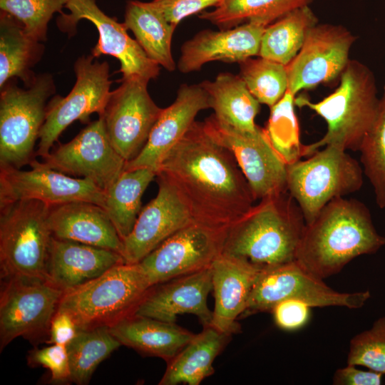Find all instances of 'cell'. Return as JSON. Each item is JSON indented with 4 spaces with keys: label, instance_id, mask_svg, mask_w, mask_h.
I'll list each match as a JSON object with an SVG mask.
<instances>
[{
    "label": "cell",
    "instance_id": "1",
    "mask_svg": "<svg viewBox=\"0 0 385 385\" xmlns=\"http://www.w3.org/2000/svg\"><path fill=\"white\" fill-rule=\"evenodd\" d=\"M177 190L193 220L228 230L255 200L230 150L195 121L163 157L157 169Z\"/></svg>",
    "mask_w": 385,
    "mask_h": 385
},
{
    "label": "cell",
    "instance_id": "2",
    "mask_svg": "<svg viewBox=\"0 0 385 385\" xmlns=\"http://www.w3.org/2000/svg\"><path fill=\"white\" fill-rule=\"evenodd\" d=\"M385 237L376 230L368 207L344 197L328 202L306 224L295 260L315 277L324 279L339 272L353 259L376 252Z\"/></svg>",
    "mask_w": 385,
    "mask_h": 385
},
{
    "label": "cell",
    "instance_id": "3",
    "mask_svg": "<svg viewBox=\"0 0 385 385\" xmlns=\"http://www.w3.org/2000/svg\"><path fill=\"white\" fill-rule=\"evenodd\" d=\"M305 225L288 192L262 199L229 227L222 254L260 272L294 261Z\"/></svg>",
    "mask_w": 385,
    "mask_h": 385
},
{
    "label": "cell",
    "instance_id": "4",
    "mask_svg": "<svg viewBox=\"0 0 385 385\" xmlns=\"http://www.w3.org/2000/svg\"><path fill=\"white\" fill-rule=\"evenodd\" d=\"M340 78L338 88L319 102L313 103L304 96L295 97V106L314 111L327 124V133L320 140L303 145L302 157L327 145L359 150L376 119L380 99L372 72L363 63L349 59Z\"/></svg>",
    "mask_w": 385,
    "mask_h": 385
},
{
    "label": "cell",
    "instance_id": "5",
    "mask_svg": "<svg viewBox=\"0 0 385 385\" xmlns=\"http://www.w3.org/2000/svg\"><path fill=\"white\" fill-rule=\"evenodd\" d=\"M152 288L139 263H120L63 292L57 310L68 313L78 330L111 327L133 313Z\"/></svg>",
    "mask_w": 385,
    "mask_h": 385
},
{
    "label": "cell",
    "instance_id": "6",
    "mask_svg": "<svg viewBox=\"0 0 385 385\" xmlns=\"http://www.w3.org/2000/svg\"><path fill=\"white\" fill-rule=\"evenodd\" d=\"M16 79L0 88V168L21 169L36 159L34 146L56 85L48 73L36 75L24 88Z\"/></svg>",
    "mask_w": 385,
    "mask_h": 385
},
{
    "label": "cell",
    "instance_id": "7",
    "mask_svg": "<svg viewBox=\"0 0 385 385\" xmlns=\"http://www.w3.org/2000/svg\"><path fill=\"white\" fill-rule=\"evenodd\" d=\"M51 206L36 200H22L0 207L1 278L47 279L46 265L51 232Z\"/></svg>",
    "mask_w": 385,
    "mask_h": 385
},
{
    "label": "cell",
    "instance_id": "8",
    "mask_svg": "<svg viewBox=\"0 0 385 385\" xmlns=\"http://www.w3.org/2000/svg\"><path fill=\"white\" fill-rule=\"evenodd\" d=\"M363 173L346 150L327 145L309 158L287 165V192L309 224L331 200L359 190Z\"/></svg>",
    "mask_w": 385,
    "mask_h": 385
},
{
    "label": "cell",
    "instance_id": "9",
    "mask_svg": "<svg viewBox=\"0 0 385 385\" xmlns=\"http://www.w3.org/2000/svg\"><path fill=\"white\" fill-rule=\"evenodd\" d=\"M91 53L81 56L74 63L76 82L65 97L54 95L48 103L45 122L41 129L36 156L48 155L55 142L76 120L89 123L90 115L101 116L111 96L112 81L109 65Z\"/></svg>",
    "mask_w": 385,
    "mask_h": 385
},
{
    "label": "cell",
    "instance_id": "10",
    "mask_svg": "<svg viewBox=\"0 0 385 385\" xmlns=\"http://www.w3.org/2000/svg\"><path fill=\"white\" fill-rule=\"evenodd\" d=\"M370 297L369 291L337 292L294 260L260 272L242 317L271 311L277 303L285 299L299 300L311 307L335 306L358 309Z\"/></svg>",
    "mask_w": 385,
    "mask_h": 385
},
{
    "label": "cell",
    "instance_id": "11",
    "mask_svg": "<svg viewBox=\"0 0 385 385\" xmlns=\"http://www.w3.org/2000/svg\"><path fill=\"white\" fill-rule=\"evenodd\" d=\"M63 291L46 279L5 278L0 295V349L22 337L38 344L48 337Z\"/></svg>",
    "mask_w": 385,
    "mask_h": 385
},
{
    "label": "cell",
    "instance_id": "12",
    "mask_svg": "<svg viewBox=\"0 0 385 385\" xmlns=\"http://www.w3.org/2000/svg\"><path fill=\"white\" fill-rule=\"evenodd\" d=\"M202 124L208 135L233 155L255 200L287 192V164L270 144L265 129L241 130L214 114Z\"/></svg>",
    "mask_w": 385,
    "mask_h": 385
},
{
    "label": "cell",
    "instance_id": "13",
    "mask_svg": "<svg viewBox=\"0 0 385 385\" xmlns=\"http://www.w3.org/2000/svg\"><path fill=\"white\" fill-rule=\"evenodd\" d=\"M65 8L69 12H63L56 18L59 30L72 37L81 20L92 22L97 29L98 40L91 54L95 58L109 55L117 58L120 63V80L139 76L150 81L158 76L160 66L151 61L137 41L128 35L125 24L106 14L96 0H68Z\"/></svg>",
    "mask_w": 385,
    "mask_h": 385
},
{
    "label": "cell",
    "instance_id": "14",
    "mask_svg": "<svg viewBox=\"0 0 385 385\" xmlns=\"http://www.w3.org/2000/svg\"><path fill=\"white\" fill-rule=\"evenodd\" d=\"M120 81L99 117L103 120L113 147L128 163L144 148L163 108L148 91L149 81L133 76Z\"/></svg>",
    "mask_w": 385,
    "mask_h": 385
},
{
    "label": "cell",
    "instance_id": "15",
    "mask_svg": "<svg viewBox=\"0 0 385 385\" xmlns=\"http://www.w3.org/2000/svg\"><path fill=\"white\" fill-rule=\"evenodd\" d=\"M227 231L194 221L138 263L152 287L201 270L222 254Z\"/></svg>",
    "mask_w": 385,
    "mask_h": 385
},
{
    "label": "cell",
    "instance_id": "16",
    "mask_svg": "<svg viewBox=\"0 0 385 385\" xmlns=\"http://www.w3.org/2000/svg\"><path fill=\"white\" fill-rule=\"evenodd\" d=\"M34 161L39 166L92 181L106 192L125 170L126 161L114 149L101 117L90 122L71 140Z\"/></svg>",
    "mask_w": 385,
    "mask_h": 385
},
{
    "label": "cell",
    "instance_id": "17",
    "mask_svg": "<svg viewBox=\"0 0 385 385\" xmlns=\"http://www.w3.org/2000/svg\"><path fill=\"white\" fill-rule=\"evenodd\" d=\"M356 36L341 25L317 24L309 31L293 60L286 66L288 89L294 96L340 76Z\"/></svg>",
    "mask_w": 385,
    "mask_h": 385
},
{
    "label": "cell",
    "instance_id": "18",
    "mask_svg": "<svg viewBox=\"0 0 385 385\" xmlns=\"http://www.w3.org/2000/svg\"><path fill=\"white\" fill-rule=\"evenodd\" d=\"M31 170L0 168V207L22 200L50 206L86 201L104 208L105 192L90 180L76 178L31 162Z\"/></svg>",
    "mask_w": 385,
    "mask_h": 385
},
{
    "label": "cell",
    "instance_id": "19",
    "mask_svg": "<svg viewBox=\"0 0 385 385\" xmlns=\"http://www.w3.org/2000/svg\"><path fill=\"white\" fill-rule=\"evenodd\" d=\"M157 195L144 206L123 240L126 263H138L171 235L194 222L175 188L157 175Z\"/></svg>",
    "mask_w": 385,
    "mask_h": 385
},
{
    "label": "cell",
    "instance_id": "20",
    "mask_svg": "<svg viewBox=\"0 0 385 385\" xmlns=\"http://www.w3.org/2000/svg\"><path fill=\"white\" fill-rule=\"evenodd\" d=\"M135 307L133 314L175 323L178 315L195 314L204 327L210 326L212 312L207 304L212 290L210 266L158 284Z\"/></svg>",
    "mask_w": 385,
    "mask_h": 385
},
{
    "label": "cell",
    "instance_id": "21",
    "mask_svg": "<svg viewBox=\"0 0 385 385\" xmlns=\"http://www.w3.org/2000/svg\"><path fill=\"white\" fill-rule=\"evenodd\" d=\"M265 26L256 21L220 31L203 30L181 46L177 67L189 73L211 61L240 62L259 54Z\"/></svg>",
    "mask_w": 385,
    "mask_h": 385
},
{
    "label": "cell",
    "instance_id": "22",
    "mask_svg": "<svg viewBox=\"0 0 385 385\" xmlns=\"http://www.w3.org/2000/svg\"><path fill=\"white\" fill-rule=\"evenodd\" d=\"M207 108L208 96L200 83L182 84L174 102L163 108L143 150L126 163L124 170L148 168L157 173L164 155L185 135L197 113Z\"/></svg>",
    "mask_w": 385,
    "mask_h": 385
},
{
    "label": "cell",
    "instance_id": "23",
    "mask_svg": "<svg viewBox=\"0 0 385 385\" xmlns=\"http://www.w3.org/2000/svg\"><path fill=\"white\" fill-rule=\"evenodd\" d=\"M125 262L118 252L52 237L46 265L47 279L66 292Z\"/></svg>",
    "mask_w": 385,
    "mask_h": 385
},
{
    "label": "cell",
    "instance_id": "24",
    "mask_svg": "<svg viewBox=\"0 0 385 385\" xmlns=\"http://www.w3.org/2000/svg\"><path fill=\"white\" fill-rule=\"evenodd\" d=\"M48 224L52 237L75 241L120 253L123 242L101 206L74 201L51 206Z\"/></svg>",
    "mask_w": 385,
    "mask_h": 385
},
{
    "label": "cell",
    "instance_id": "25",
    "mask_svg": "<svg viewBox=\"0 0 385 385\" xmlns=\"http://www.w3.org/2000/svg\"><path fill=\"white\" fill-rule=\"evenodd\" d=\"M215 307L210 326L230 336L237 331V318L244 313L260 271L225 255L210 265Z\"/></svg>",
    "mask_w": 385,
    "mask_h": 385
},
{
    "label": "cell",
    "instance_id": "26",
    "mask_svg": "<svg viewBox=\"0 0 385 385\" xmlns=\"http://www.w3.org/2000/svg\"><path fill=\"white\" fill-rule=\"evenodd\" d=\"M109 329L121 345L168 361L195 335L175 323L133 314L109 327Z\"/></svg>",
    "mask_w": 385,
    "mask_h": 385
},
{
    "label": "cell",
    "instance_id": "27",
    "mask_svg": "<svg viewBox=\"0 0 385 385\" xmlns=\"http://www.w3.org/2000/svg\"><path fill=\"white\" fill-rule=\"evenodd\" d=\"M43 42L30 36L22 24L11 14L0 12V88L12 78L30 86L36 75L32 68L41 59Z\"/></svg>",
    "mask_w": 385,
    "mask_h": 385
},
{
    "label": "cell",
    "instance_id": "28",
    "mask_svg": "<svg viewBox=\"0 0 385 385\" xmlns=\"http://www.w3.org/2000/svg\"><path fill=\"white\" fill-rule=\"evenodd\" d=\"M207 94L210 108L221 121L241 130L254 132L259 101L251 94L240 76L220 73L213 81L200 83Z\"/></svg>",
    "mask_w": 385,
    "mask_h": 385
},
{
    "label": "cell",
    "instance_id": "29",
    "mask_svg": "<svg viewBox=\"0 0 385 385\" xmlns=\"http://www.w3.org/2000/svg\"><path fill=\"white\" fill-rule=\"evenodd\" d=\"M212 326L195 335L171 360L160 385H199L214 373L212 363L224 347L227 337Z\"/></svg>",
    "mask_w": 385,
    "mask_h": 385
},
{
    "label": "cell",
    "instance_id": "30",
    "mask_svg": "<svg viewBox=\"0 0 385 385\" xmlns=\"http://www.w3.org/2000/svg\"><path fill=\"white\" fill-rule=\"evenodd\" d=\"M148 57L168 71L176 64L172 56L171 41L175 26L169 23L150 2L128 1L123 22Z\"/></svg>",
    "mask_w": 385,
    "mask_h": 385
},
{
    "label": "cell",
    "instance_id": "31",
    "mask_svg": "<svg viewBox=\"0 0 385 385\" xmlns=\"http://www.w3.org/2000/svg\"><path fill=\"white\" fill-rule=\"evenodd\" d=\"M156 175L148 168L124 170L105 192L104 209L123 240L133 230L142 209L143 192Z\"/></svg>",
    "mask_w": 385,
    "mask_h": 385
},
{
    "label": "cell",
    "instance_id": "32",
    "mask_svg": "<svg viewBox=\"0 0 385 385\" xmlns=\"http://www.w3.org/2000/svg\"><path fill=\"white\" fill-rule=\"evenodd\" d=\"M317 24L318 19L309 5L289 12L265 28L258 56L287 66Z\"/></svg>",
    "mask_w": 385,
    "mask_h": 385
},
{
    "label": "cell",
    "instance_id": "33",
    "mask_svg": "<svg viewBox=\"0 0 385 385\" xmlns=\"http://www.w3.org/2000/svg\"><path fill=\"white\" fill-rule=\"evenodd\" d=\"M312 0H222L215 9L202 12L199 18L220 29L256 21L268 26L289 12L307 6Z\"/></svg>",
    "mask_w": 385,
    "mask_h": 385
},
{
    "label": "cell",
    "instance_id": "34",
    "mask_svg": "<svg viewBox=\"0 0 385 385\" xmlns=\"http://www.w3.org/2000/svg\"><path fill=\"white\" fill-rule=\"evenodd\" d=\"M120 345L109 327L78 330L66 346L71 382L78 385L87 384L100 363Z\"/></svg>",
    "mask_w": 385,
    "mask_h": 385
},
{
    "label": "cell",
    "instance_id": "35",
    "mask_svg": "<svg viewBox=\"0 0 385 385\" xmlns=\"http://www.w3.org/2000/svg\"><path fill=\"white\" fill-rule=\"evenodd\" d=\"M296 96L289 90L270 108L266 128L267 137L279 155L289 165L302 157L303 144L299 139V129L294 113Z\"/></svg>",
    "mask_w": 385,
    "mask_h": 385
},
{
    "label": "cell",
    "instance_id": "36",
    "mask_svg": "<svg viewBox=\"0 0 385 385\" xmlns=\"http://www.w3.org/2000/svg\"><path fill=\"white\" fill-rule=\"evenodd\" d=\"M239 64V76L260 103L271 108L287 91L286 66L260 56L247 58Z\"/></svg>",
    "mask_w": 385,
    "mask_h": 385
},
{
    "label": "cell",
    "instance_id": "37",
    "mask_svg": "<svg viewBox=\"0 0 385 385\" xmlns=\"http://www.w3.org/2000/svg\"><path fill=\"white\" fill-rule=\"evenodd\" d=\"M359 150L363 172L369 180L375 201L385 207V93L380 99L377 115L364 135Z\"/></svg>",
    "mask_w": 385,
    "mask_h": 385
},
{
    "label": "cell",
    "instance_id": "38",
    "mask_svg": "<svg viewBox=\"0 0 385 385\" xmlns=\"http://www.w3.org/2000/svg\"><path fill=\"white\" fill-rule=\"evenodd\" d=\"M68 0H0V10L6 12L24 27L34 39L44 42L48 23L56 13L62 14Z\"/></svg>",
    "mask_w": 385,
    "mask_h": 385
},
{
    "label": "cell",
    "instance_id": "39",
    "mask_svg": "<svg viewBox=\"0 0 385 385\" xmlns=\"http://www.w3.org/2000/svg\"><path fill=\"white\" fill-rule=\"evenodd\" d=\"M346 362L385 374V317L351 339Z\"/></svg>",
    "mask_w": 385,
    "mask_h": 385
},
{
    "label": "cell",
    "instance_id": "40",
    "mask_svg": "<svg viewBox=\"0 0 385 385\" xmlns=\"http://www.w3.org/2000/svg\"><path fill=\"white\" fill-rule=\"evenodd\" d=\"M28 363L31 366H42L51 372L53 383L71 382V368L67 347L51 344L41 349L35 348L28 355Z\"/></svg>",
    "mask_w": 385,
    "mask_h": 385
},
{
    "label": "cell",
    "instance_id": "41",
    "mask_svg": "<svg viewBox=\"0 0 385 385\" xmlns=\"http://www.w3.org/2000/svg\"><path fill=\"white\" fill-rule=\"evenodd\" d=\"M222 0H153L150 4L174 26L185 18L210 6H218Z\"/></svg>",
    "mask_w": 385,
    "mask_h": 385
},
{
    "label": "cell",
    "instance_id": "42",
    "mask_svg": "<svg viewBox=\"0 0 385 385\" xmlns=\"http://www.w3.org/2000/svg\"><path fill=\"white\" fill-rule=\"evenodd\" d=\"M307 303L297 299H285L271 310L276 324L287 331L302 327L309 320L310 309Z\"/></svg>",
    "mask_w": 385,
    "mask_h": 385
},
{
    "label": "cell",
    "instance_id": "43",
    "mask_svg": "<svg viewBox=\"0 0 385 385\" xmlns=\"http://www.w3.org/2000/svg\"><path fill=\"white\" fill-rule=\"evenodd\" d=\"M78 329L73 319L66 312L57 310L49 328V344L67 346L76 336Z\"/></svg>",
    "mask_w": 385,
    "mask_h": 385
},
{
    "label": "cell",
    "instance_id": "44",
    "mask_svg": "<svg viewBox=\"0 0 385 385\" xmlns=\"http://www.w3.org/2000/svg\"><path fill=\"white\" fill-rule=\"evenodd\" d=\"M382 374L371 370L358 369L355 365L337 369L333 376L335 385H379L381 383Z\"/></svg>",
    "mask_w": 385,
    "mask_h": 385
},
{
    "label": "cell",
    "instance_id": "45",
    "mask_svg": "<svg viewBox=\"0 0 385 385\" xmlns=\"http://www.w3.org/2000/svg\"><path fill=\"white\" fill-rule=\"evenodd\" d=\"M384 93H385V86H384Z\"/></svg>",
    "mask_w": 385,
    "mask_h": 385
}]
</instances>
